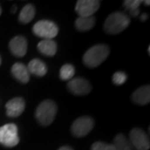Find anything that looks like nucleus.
Here are the masks:
<instances>
[{"label": "nucleus", "mask_w": 150, "mask_h": 150, "mask_svg": "<svg viewBox=\"0 0 150 150\" xmlns=\"http://www.w3.org/2000/svg\"><path fill=\"white\" fill-rule=\"evenodd\" d=\"M57 105L51 100H45L42 102L36 109V118L38 123L44 126L51 124L54 120L57 113Z\"/></svg>", "instance_id": "7ed1b4c3"}, {"label": "nucleus", "mask_w": 150, "mask_h": 150, "mask_svg": "<svg viewBox=\"0 0 150 150\" xmlns=\"http://www.w3.org/2000/svg\"><path fill=\"white\" fill-rule=\"evenodd\" d=\"M95 25V18L93 17H79L75 22V26L79 31H88Z\"/></svg>", "instance_id": "dca6fc26"}, {"label": "nucleus", "mask_w": 150, "mask_h": 150, "mask_svg": "<svg viewBox=\"0 0 150 150\" xmlns=\"http://www.w3.org/2000/svg\"><path fill=\"white\" fill-rule=\"evenodd\" d=\"M142 1L139 0H126L123 2L124 7L130 12V13L134 17H136L139 13V6Z\"/></svg>", "instance_id": "6ab92c4d"}, {"label": "nucleus", "mask_w": 150, "mask_h": 150, "mask_svg": "<svg viewBox=\"0 0 150 150\" xmlns=\"http://www.w3.org/2000/svg\"><path fill=\"white\" fill-rule=\"evenodd\" d=\"M35 16V8L32 4H27L22 8L18 16V20L22 23H28Z\"/></svg>", "instance_id": "f3484780"}, {"label": "nucleus", "mask_w": 150, "mask_h": 150, "mask_svg": "<svg viewBox=\"0 0 150 150\" xmlns=\"http://www.w3.org/2000/svg\"><path fill=\"white\" fill-rule=\"evenodd\" d=\"M12 74L17 80L23 83H27L30 79V74L28 70V68L22 63H16L12 67Z\"/></svg>", "instance_id": "f8f14e48"}, {"label": "nucleus", "mask_w": 150, "mask_h": 150, "mask_svg": "<svg viewBox=\"0 0 150 150\" xmlns=\"http://www.w3.org/2000/svg\"><path fill=\"white\" fill-rule=\"evenodd\" d=\"M68 88L75 95H85L91 91V86L88 81L83 78H77L70 80Z\"/></svg>", "instance_id": "1a4fd4ad"}, {"label": "nucleus", "mask_w": 150, "mask_h": 150, "mask_svg": "<svg viewBox=\"0 0 150 150\" xmlns=\"http://www.w3.org/2000/svg\"><path fill=\"white\" fill-rule=\"evenodd\" d=\"M134 103L139 105H144L150 101V87L145 85L138 88L132 95Z\"/></svg>", "instance_id": "ddd939ff"}, {"label": "nucleus", "mask_w": 150, "mask_h": 150, "mask_svg": "<svg viewBox=\"0 0 150 150\" xmlns=\"http://www.w3.org/2000/svg\"><path fill=\"white\" fill-rule=\"evenodd\" d=\"M130 19L126 14L121 12H115L108 17L104 22V30L111 34L123 32L129 25Z\"/></svg>", "instance_id": "f03ea898"}, {"label": "nucleus", "mask_w": 150, "mask_h": 150, "mask_svg": "<svg viewBox=\"0 0 150 150\" xmlns=\"http://www.w3.org/2000/svg\"><path fill=\"white\" fill-rule=\"evenodd\" d=\"M9 48L12 54L14 56L21 58L27 53L28 43L23 36H16L12 38L9 43Z\"/></svg>", "instance_id": "9b49d317"}, {"label": "nucleus", "mask_w": 150, "mask_h": 150, "mask_svg": "<svg viewBox=\"0 0 150 150\" xmlns=\"http://www.w3.org/2000/svg\"><path fill=\"white\" fill-rule=\"evenodd\" d=\"M144 3L146 5H149V1H145Z\"/></svg>", "instance_id": "a878e982"}, {"label": "nucleus", "mask_w": 150, "mask_h": 150, "mask_svg": "<svg viewBox=\"0 0 150 150\" xmlns=\"http://www.w3.org/2000/svg\"><path fill=\"white\" fill-rule=\"evenodd\" d=\"M75 74V69L73 65L69 64H64L60 69V72H59V75H60V78L61 79L63 80H69V79H71L74 75Z\"/></svg>", "instance_id": "aec40b11"}, {"label": "nucleus", "mask_w": 150, "mask_h": 150, "mask_svg": "<svg viewBox=\"0 0 150 150\" xmlns=\"http://www.w3.org/2000/svg\"><path fill=\"white\" fill-rule=\"evenodd\" d=\"M92 150H114L112 144H108L103 142H96L92 145Z\"/></svg>", "instance_id": "4be33fe9"}, {"label": "nucleus", "mask_w": 150, "mask_h": 150, "mask_svg": "<svg viewBox=\"0 0 150 150\" xmlns=\"http://www.w3.org/2000/svg\"><path fill=\"white\" fill-rule=\"evenodd\" d=\"M25 108V102L22 98H14L6 103V113L10 118L20 116Z\"/></svg>", "instance_id": "9d476101"}, {"label": "nucleus", "mask_w": 150, "mask_h": 150, "mask_svg": "<svg viewBox=\"0 0 150 150\" xmlns=\"http://www.w3.org/2000/svg\"><path fill=\"white\" fill-rule=\"evenodd\" d=\"M16 12V7L14 6V7H13V8H12V13H15Z\"/></svg>", "instance_id": "393cba45"}, {"label": "nucleus", "mask_w": 150, "mask_h": 150, "mask_svg": "<svg viewBox=\"0 0 150 150\" xmlns=\"http://www.w3.org/2000/svg\"><path fill=\"white\" fill-rule=\"evenodd\" d=\"M1 63H2V60H1V57H0V65H1Z\"/></svg>", "instance_id": "cd10ccee"}, {"label": "nucleus", "mask_w": 150, "mask_h": 150, "mask_svg": "<svg viewBox=\"0 0 150 150\" xmlns=\"http://www.w3.org/2000/svg\"><path fill=\"white\" fill-rule=\"evenodd\" d=\"M59 150H73L70 147H68V146H64L62 148H60Z\"/></svg>", "instance_id": "b1692460"}, {"label": "nucleus", "mask_w": 150, "mask_h": 150, "mask_svg": "<svg viewBox=\"0 0 150 150\" xmlns=\"http://www.w3.org/2000/svg\"><path fill=\"white\" fill-rule=\"evenodd\" d=\"M100 2L97 0H79L75 10L80 17H92L99 8Z\"/></svg>", "instance_id": "0eeeda50"}, {"label": "nucleus", "mask_w": 150, "mask_h": 150, "mask_svg": "<svg viewBox=\"0 0 150 150\" xmlns=\"http://www.w3.org/2000/svg\"><path fill=\"white\" fill-rule=\"evenodd\" d=\"M114 150H133L127 139L123 134H118L113 142Z\"/></svg>", "instance_id": "a211bd4d"}, {"label": "nucleus", "mask_w": 150, "mask_h": 150, "mask_svg": "<svg viewBox=\"0 0 150 150\" xmlns=\"http://www.w3.org/2000/svg\"><path fill=\"white\" fill-rule=\"evenodd\" d=\"M33 32L38 37L44 39H53L59 33V28L54 22L49 20H40L37 22L33 27Z\"/></svg>", "instance_id": "20e7f679"}, {"label": "nucleus", "mask_w": 150, "mask_h": 150, "mask_svg": "<svg viewBox=\"0 0 150 150\" xmlns=\"http://www.w3.org/2000/svg\"><path fill=\"white\" fill-rule=\"evenodd\" d=\"M93 128V120L90 117H80L72 125V133L76 137H83Z\"/></svg>", "instance_id": "423d86ee"}, {"label": "nucleus", "mask_w": 150, "mask_h": 150, "mask_svg": "<svg viewBox=\"0 0 150 150\" xmlns=\"http://www.w3.org/2000/svg\"><path fill=\"white\" fill-rule=\"evenodd\" d=\"M38 49L41 54L52 57L57 53V43L53 39H43L38 44Z\"/></svg>", "instance_id": "4468645a"}, {"label": "nucleus", "mask_w": 150, "mask_h": 150, "mask_svg": "<svg viewBox=\"0 0 150 150\" xmlns=\"http://www.w3.org/2000/svg\"><path fill=\"white\" fill-rule=\"evenodd\" d=\"M19 142L18 127L14 123H8L0 128V144L5 147L12 148Z\"/></svg>", "instance_id": "39448f33"}, {"label": "nucleus", "mask_w": 150, "mask_h": 150, "mask_svg": "<svg viewBox=\"0 0 150 150\" xmlns=\"http://www.w3.org/2000/svg\"><path fill=\"white\" fill-rule=\"evenodd\" d=\"M140 18H141L143 21H145V20L148 18V15H147L146 13H144V14H142V15L140 16Z\"/></svg>", "instance_id": "5701e85b"}, {"label": "nucleus", "mask_w": 150, "mask_h": 150, "mask_svg": "<svg viewBox=\"0 0 150 150\" xmlns=\"http://www.w3.org/2000/svg\"><path fill=\"white\" fill-rule=\"evenodd\" d=\"M127 80V75L123 72H116L112 75V82L117 85H122Z\"/></svg>", "instance_id": "412c9836"}, {"label": "nucleus", "mask_w": 150, "mask_h": 150, "mask_svg": "<svg viewBox=\"0 0 150 150\" xmlns=\"http://www.w3.org/2000/svg\"><path fill=\"white\" fill-rule=\"evenodd\" d=\"M109 54V48L105 44H97L87 50L83 55V62L90 68L100 65Z\"/></svg>", "instance_id": "f257e3e1"}, {"label": "nucleus", "mask_w": 150, "mask_h": 150, "mask_svg": "<svg viewBox=\"0 0 150 150\" xmlns=\"http://www.w3.org/2000/svg\"><path fill=\"white\" fill-rule=\"evenodd\" d=\"M1 13H2V8H1V7H0V15H1Z\"/></svg>", "instance_id": "bb28decb"}, {"label": "nucleus", "mask_w": 150, "mask_h": 150, "mask_svg": "<svg viewBox=\"0 0 150 150\" xmlns=\"http://www.w3.org/2000/svg\"><path fill=\"white\" fill-rule=\"evenodd\" d=\"M27 68L29 74H33L38 77H43L47 73V66L40 59H34L31 60Z\"/></svg>", "instance_id": "2eb2a0df"}, {"label": "nucleus", "mask_w": 150, "mask_h": 150, "mask_svg": "<svg viewBox=\"0 0 150 150\" xmlns=\"http://www.w3.org/2000/svg\"><path fill=\"white\" fill-rule=\"evenodd\" d=\"M129 136L131 144L137 150H148L150 148L149 137L142 129H132Z\"/></svg>", "instance_id": "6e6552de"}]
</instances>
